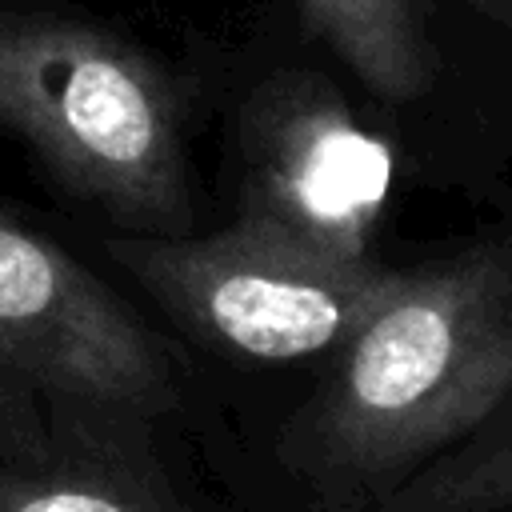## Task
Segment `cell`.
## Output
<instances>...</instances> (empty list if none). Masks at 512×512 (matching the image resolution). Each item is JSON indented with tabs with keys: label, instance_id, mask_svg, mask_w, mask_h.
<instances>
[{
	"label": "cell",
	"instance_id": "6da1fadb",
	"mask_svg": "<svg viewBox=\"0 0 512 512\" xmlns=\"http://www.w3.org/2000/svg\"><path fill=\"white\" fill-rule=\"evenodd\" d=\"M512 392V240L408 268L288 424L284 460L328 512H364Z\"/></svg>",
	"mask_w": 512,
	"mask_h": 512
},
{
	"label": "cell",
	"instance_id": "7a4b0ae2",
	"mask_svg": "<svg viewBox=\"0 0 512 512\" xmlns=\"http://www.w3.org/2000/svg\"><path fill=\"white\" fill-rule=\"evenodd\" d=\"M0 128L136 236H184L192 188L168 76L64 12H0Z\"/></svg>",
	"mask_w": 512,
	"mask_h": 512
},
{
	"label": "cell",
	"instance_id": "3957f363",
	"mask_svg": "<svg viewBox=\"0 0 512 512\" xmlns=\"http://www.w3.org/2000/svg\"><path fill=\"white\" fill-rule=\"evenodd\" d=\"M176 400L156 336L60 244L0 216V448L128 440Z\"/></svg>",
	"mask_w": 512,
	"mask_h": 512
},
{
	"label": "cell",
	"instance_id": "277c9868",
	"mask_svg": "<svg viewBox=\"0 0 512 512\" xmlns=\"http://www.w3.org/2000/svg\"><path fill=\"white\" fill-rule=\"evenodd\" d=\"M108 252L200 340L252 360H300L340 348L408 268L336 264L248 224L208 236H116Z\"/></svg>",
	"mask_w": 512,
	"mask_h": 512
},
{
	"label": "cell",
	"instance_id": "5b68a950",
	"mask_svg": "<svg viewBox=\"0 0 512 512\" xmlns=\"http://www.w3.org/2000/svg\"><path fill=\"white\" fill-rule=\"evenodd\" d=\"M392 152L312 72L268 76L240 112V220L284 244L364 264Z\"/></svg>",
	"mask_w": 512,
	"mask_h": 512
},
{
	"label": "cell",
	"instance_id": "8992f818",
	"mask_svg": "<svg viewBox=\"0 0 512 512\" xmlns=\"http://www.w3.org/2000/svg\"><path fill=\"white\" fill-rule=\"evenodd\" d=\"M0 512H184L128 440L0 460Z\"/></svg>",
	"mask_w": 512,
	"mask_h": 512
},
{
	"label": "cell",
	"instance_id": "52a82bcc",
	"mask_svg": "<svg viewBox=\"0 0 512 512\" xmlns=\"http://www.w3.org/2000/svg\"><path fill=\"white\" fill-rule=\"evenodd\" d=\"M304 24L380 100H416L432 80V52L416 0H296Z\"/></svg>",
	"mask_w": 512,
	"mask_h": 512
},
{
	"label": "cell",
	"instance_id": "ba28073f",
	"mask_svg": "<svg viewBox=\"0 0 512 512\" xmlns=\"http://www.w3.org/2000/svg\"><path fill=\"white\" fill-rule=\"evenodd\" d=\"M512 504V392L368 512H500Z\"/></svg>",
	"mask_w": 512,
	"mask_h": 512
},
{
	"label": "cell",
	"instance_id": "9c48e42d",
	"mask_svg": "<svg viewBox=\"0 0 512 512\" xmlns=\"http://www.w3.org/2000/svg\"><path fill=\"white\" fill-rule=\"evenodd\" d=\"M480 16H488V20H496V24H504L508 32H512V0H468Z\"/></svg>",
	"mask_w": 512,
	"mask_h": 512
}]
</instances>
